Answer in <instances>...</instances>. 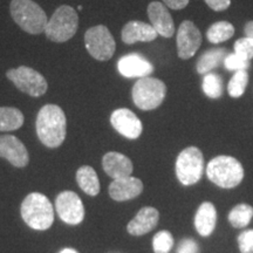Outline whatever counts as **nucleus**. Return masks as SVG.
<instances>
[{
	"mask_svg": "<svg viewBox=\"0 0 253 253\" xmlns=\"http://www.w3.org/2000/svg\"><path fill=\"white\" fill-rule=\"evenodd\" d=\"M36 126L41 143L52 149L60 147L66 138L65 112L56 104H46L38 114Z\"/></svg>",
	"mask_w": 253,
	"mask_h": 253,
	"instance_id": "nucleus-1",
	"label": "nucleus"
},
{
	"mask_svg": "<svg viewBox=\"0 0 253 253\" xmlns=\"http://www.w3.org/2000/svg\"><path fill=\"white\" fill-rule=\"evenodd\" d=\"M21 217L32 229L48 230L54 221V209L45 195L33 192L25 197L21 203Z\"/></svg>",
	"mask_w": 253,
	"mask_h": 253,
	"instance_id": "nucleus-2",
	"label": "nucleus"
},
{
	"mask_svg": "<svg viewBox=\"0 0 253 253\" xmlns=\"http://www.w3.org/2000/svg\"><path fill=\"white\" fill-rule=\"evenodd\" d=\"M207 175L211 182L224 189L235 188L244 178V168L235 157L217 156L207 167Z\"/></svg>",
	"mask_w": 253,
	"mask_h": 253,
	"instance_id": "nucleus-3",
	"label": "nucleus"
},
{
	"mask_svg": "<svg viewBox=\"0 0 253 253\" xmlns=\"http://www.w3.org/2000/svg\"><path fill=\"white\" fill-rule=\"evenodd\" d=\"M11 15L21 30L30 34H41L45 32L47 17L45 11L33 0H12Z\"/></svg>",
	"mask_w": 253,
	"mask_h": 253,
	"instance_id": "nucleus-4",
	"label": "nucleus"
},
{
	"mask_svg": "<svg viewBox=\"0 0 253 253\" xmlns=\"http://www.w3.org/2000/svg\"><path fill=\"white\" fill-rule=\"evenodd\" d=\"M78 27V12L72 6L61 5L47 21L45 33L50 41L66 42L75 36Z\"/></svg>",
	"mask_w": 253,
	"mask_h": 253,
	"instance_id": "nucleus-5",
	"label": "nucleus"
},
{
	"mask_svg": "<svg viewBox=\"0 0 253 253\" xmlns=\"http://www.w3.org/2000/svg\"><path fill=\"white\" fill-rule=\"evenodd\" d=\"M167 86L162 80L145 77L138 79L131 90L132 101L141 110H154L158 108L166 99Z\"/></svg>",
	"mask_w": 253,
	"mask_h": 253,
	"instance_id": "nucleus-6",
	"label": "nucleus"
},
{
	"mask_svg": "<svg viewBox=\"0 0 253 253\" xmlns=\"http://www.w3.org/2000/svg\"><path fill=\"white\" fill-rule=\"evenodd\" d=\"M204 171V157L196 147L185 148L176 160V175L184 185H192L199 182Z\"/></svg>",
	"mask_w": 253,
	"mask_h": 253,
	"instance_id": "nucleus-7",
	"label": "nucleus"
},
{
	"mask_svg": "<svg viewBox=\"0 0 253 253\" xmlns=\"http://www.w3.org/2000/svg\"><path fill=\"white\" fill-rule=\"evenodd\" d=\"M6 77L9 81L13 82V84L19 90L30 95V96H42L48 89V84H47L46 79L36 69L27 67V66H20L18 68L9 69L6 73Z\"/></svg>",
	"mask_w": 253,
	"mask_h": 253,
	"instance_id": "nucleus-8",
	"label": "nucleus"
},
{
	"mask_svg": "<svg viewBox=\"0 0 253 253\" xmlns=\"http://www.w3.org/2000/svg\"><path fill=\"white\" fill-rule=\"evenodd\" d=\"M84 45L90 56L99 61H108L116 49L115 40L104 25L90 27L84 34Z\"/></svg>",
	"mask_w": 253,
	"mask_h": 253,
	"instance_id": "nucleus-9",
	"label": "nucleus"
},
{
	"mask_svg": "<svg viewBox=\"0 0 253 253\" xmlns=\"http://www.w3.org/2000/svg\"><path fill=\"white\" fill-rule=\"evenodd\" d=\"M177 54L182 60L191 59L202 45V33L195 23L184 20L179 25L176 37Z\"/></svg>",
	"mask_w": 253,
	"mask_h": 253,
	"instance_id": "nucleus-10",
	"label": "nucleus"
},
{
	"mask_svg": "<svg viewBox=\"0 0 253 253\" xmlns=\"http://www.w3.org/2000/svg\"><path fill=\"white\" fill-rule=\"evenodd\" d=\"M55 210L61 220L69 225H78L84 218V207L81 198L73 191H62L55 201Z\"/></svg>",
	"mask_w": 253,
	"mask_h": 253,
	"instance_id": "nucleus-11",
	"label": "nucleus"
},
{
	"mask_svg": "<svg viewBox=\"0 0 253 253\" xmlns=\"http://www.w3.org/2000/svg\"><path fill=\"white\" fill-rule=\"evenodd\" d=\"M110 123L119 134L129 138V140L138 138L142 134V130H143L141 120L135 115V113L126 108L114 110L112 116H110Z\"/></svg>",
	"mask_w": 253,
	"mask_h": 253,
	"instance_id": "nucleus-12",
	"label": "nucleus"
},
{
	"mask_svg": "<svg viewBox=\"0 0 253 253\" xmlns=\"http://www.w3.org/2000/svg\"><path fill=\"white\" fill-rule=\"evenodd\" d=\"M0 157L7 160L15 168H25L30 162L26 147L13 135L0 136Z\"/></svg>",
	"mask_w": 253,
	"mask_h": 253,
	"instance_id": "nucleus-13",
	"label": "nucleus"
},
{
	"mask_svg": "<svg viewBox=\"0 0 253 253\" xmlns=\"http://www.w3.org/2000/svg\"><path fill=\"white\" fill-rule=\"evenodd\" d=\"M147 13L151 26L155 28L158 36L171 38L175 34V23L166 5L160 1L150 2L148 5Z\"/></svg>",
	"mask_w": 253,
	"mask_h": 253,
	"instance_id": "nucleus-14",
	"label": "nucleus"
},
{
	"mask_svg": "<svg viewBox=\"0 0 253 253\" xmlns=\"http://www.w3.org/2000/svg\"><path fill=\"white\" fill-rule=\"evenodd\" d=\"M120 74L125 78H145L154 72V66L150 61L140 54H126L118 62Z\"/></svg>",
	"mask_w": 253,
	"mask_h": 253,
	"instance_id": "nucleus-15",
	"label": "nucleus"
},
{
	"mask_svg": "<svg viewBox=\"0 0 253 253\" xmlns=\"http://www.w3.org/2000/svg\"><path fill=\"white\" fill-rule=\"evenodd\" d=\"M142 191H143V183L132 176L114 179L109 185L110 197L118 202L136 198L142 194Z\"/></svg>",
	"mask_w": 253,
	"mask_h": 253,
	"instance_id": "nucleus-16",
	"label": "nucleus"
},
{
	"mask_svg": "<svg viewBox=\"0 0 253 253\" xmlns=\"http://www.w3.org/2000/svg\"><path fill=\"white\" fill-rule=\"evenodd\" d=\"M158 37L157 32L151 25L143 21L132 20L126 23L122 28L121 39L126 45H134L138 42H150Z\"/></svg>",
	"mask_w": 253,
	"mask_h": 253,
	"instance_id": "nucleus-17",
	"label": "nucleus"
},
{
	"mask_svg": "<svg viewBox=\"0 0 253 253\" xmlns=\"http://www.w3.org/2000/svg\"><path fill=\"white\" fill-rule=\"evenodd\" d=\"M102 167L107 175L114 179L130 176L134 169L131 161L123 154L116 153V151H110L104 155L102 158Z\"/></svg>",
	"mask_w": 253,
	"mask_h": 253,
	"instance_id": "nucleus-18",
	"label": "nucleus"
},
{
	"mask_svg": "<svg viewBox=\"0 0 253 253\" xmlns=\"http://www.w3.org/2000/svg\"><path fill=\"white\" fill-rule=\"evenodd\" d=\"M160 219V213L155 208H143L138 211L136 217L129 221L126 230L132 236H143L150 232L157 225Z\"/></svg>",
	"mask_w": 253,
	"mask_h": 253,
	"instance_id": "nucleus-19",
	"label": "nucleus"
},
{
	"mask_svg": "<svg viewBox=\"0 0 253 253\" xmlns=\"http://www.w3.org/2000/svg\"><path fill=\"white\" fill-rule=\"evenodd\" d=\"M217 223V211L212 203L205 202L199 207L195 216V227L201 236L208 237L213 232Z\"/></svg>",
	"mask_w": 253,
	"mask_h": 253,
	"instance_id": "nucleus-20",
	"label": "nucleus"
},
{
	"mask_svg": "<svg viewBox=\"0 0 253 253\" xmlns=\"http://www.w3.org/2000/svg\"><path fill=\"white\" fill-rule=\"evenodd\" d=\"M77 182L84 194L96 196L100 192V181L97 173L89 166H84L78 170Z\"/></svg>",
	"mask_w": 253,
	"mask_h": 253,
	"instance_id": "nucleus-21",
	"label": "nucleus"
},
{
	"mask_svg": "<svg viewBox=\"0 0 253 253\" xmlns=\"http://www.w3.org/2000/svg\"><path fill=\"white\" fill-rule=\"evenodd\" d=\"M229 54L225 48H212L202 54L201 58L198 59L196 69L199 74H208L212 69L217 68L221 62H224V59Z\"/></svg>",
	"mask_w": 253,
	"mask_h": 253,
	"instance_id": "nucleus-22",
	"label": "nucleus"
},
{
	"mask_svg": "<svg viewBox=\"0 0 253 253\" xmlns=\"http://www.w3.org/2000/svg\"><path fill=\"white\" fill-rule=\"evenodd\" d=\"M24 114L13 107H0V131H12L24 125Z\"/></svg>",
	"mask_w": 253,
	"mask_h": 253,
	"instance_id": "nucleus-23",
	"label": "nucleus"
},
{
	"mask_svg": "<svg viewBox=\"0 0 253 253\" xmlns=\"http://www.w3.org/2000/svg\"><path fill=\"white\" fill-rule=\"evenodd\" d=\"M233 34H235V27L229 21H218L211 25L207 31L209 42L214 43V45L230 40Z\"/></svg>",
	"mask_w": 253,
	"mask_h": 253,
	"instance_id": "nucleus-24",
	"label": "nucleus"
},
{
	"mask_svg": "<svg viewBox=\"0 0 253 253\" xmlns=\"http://www.w3.org/2000/svg\"><path fill=\"white\" fill-rule=\"evenodd\" d=\"M253 217V208L248 204H239L231 210L229 213V221L233 227L240 229L249 225Z\"/></svg>",
	"mask_w": 253,
	"mask_h": 253,
	"instance_id": "nucleus-25",
	"label": "nucleus"
},
{
	"mask_svg": "<svg viewBox=\"0 0 253 253\" xmlns=\"http://www.w3.org/2000/svg\"><path fill=\"white\" fill-rule=\"evenodd\" d=\"M204 94L210 99H219L223 94V81L216 73H208L204 75L202 84Z\"/></svg>",
	"mask_w": 253,
	"mask_h": 253,
	"instance_id": "nucleus-26",
	"label": "nucleus"
},
{
	"mask_svg": "<svg viewBox=\"0 0 253 253\" xmlns=\"http://www.w3.org/2000/svg\"><path fill=\"white\" fill-rule=\"evenodd\" d=\"M249 84V73L248 71L235 72L233 77L231 78L227 84V91L231 97H240L245 93L246 87Z\"/></svg>",
	"mask_w": 253,
	"mask_h": 253,
	"instance_id": "nucleus-27",
	"label": "nucleus"
},
{
	"mask_svg": "<svg viewBox=\"0 0 253 253\" xmlns=\"http://www.w3.org/2000/svg\"><path fill=\"white\" fill-rule=\"evenodd\" d=\"M173 245L171 233L168 231H161L155 235L153 240V248L155 253H168Z\"/></svg>",
	"mask_w": 253,
	"mask_h": 253,
	"instance_id": "nucleus-28",
	"label": "nucleus"
},
{
	"mask_svg": "<svg viewBox=\"0 0 253 253\" xmlns=\"http://www.w3.org/2000/svg\"><path fill=\"white\" fill-rule=\"evenodd\" d=\"M224 67L230 72H238V71H248L250 68V61L240 56L237 53H231L227 54L224 59Z\"/></svg>",
	"mask_w": 253,
	"mask_h": 253,
	"instance_id": "nucleus-29",
	"label": "nucleus"
},
{
	"mask_svg": "<svg viewBox=\"0 0 253 253\" xmlns=\"http://www.w3.org/2000/svg\"><path fill=\"white\" fill-rule=\"evenodd\" d=\"M233 48H235V53L249 60V61L253 59V39L251 38H240L235 42Z\"/></svg>",
	"mask_w": 253,
	"mask_h": 253,
	"instance_id": "nucleus-30",
	"label": "nucleus"
},
{
	"mask_svg": "<svg viewBox=\"0 0 253 253\" xmlns=\"http://www.w3.org/2000/svg\"><path fill=\"white\" fill-rule=\"evenodd\" d=\"M238 245L242 253H253V230H246L240 233Z\"/></svg>",
	"mask_w": 253,
	"mask_h": 253,
	"instance_id": "nucleus-31",
	"label": "nucleus"
},
{
	"mask_svg": "<svg viewBox=\"0 0 253 253\" xmlns=\"http://www.w3.org/2000/svg\"><path fill=\"white\" fill-rule=\"evenodd\" d=\"M177 253H198V246L195 240L184 239L177 249Z\"/></svg>",
	"mask_w": 253,
	"mask_h": 253,
	"instance_id": "nucleus-32",
	"label": "nucleus"
},
{
	"mask_svg": "<svg viewBox=\"0 0 253 253\" xmlns=\"http://www.w3.org/2000/svg\"><path fill=\"white\" fill-rule=\"evenodd\" d=\"M209 7L216 12H223L230 7L231 0H204Z\"/></svg>",
	"mask_w": 253,
	"mask_h": 253,
	"instance_id": "nucleus-33",
	"label": "nucleus"
},
{
	"mask_svg": "<svg viewBox=\"0 0 253 253\" xmlns=\"http://www.w3.org/2000/svg\"><path fill=\"white\" fill-rule=\"evenodd\" d=\"M190 0H163L164 5L171 9H183L188 6Z\"/></svg>",
	"mask_w": 253,
	"mask_h": 253,
	"instance_id": "nucleus-34",
	"label": "nucleus"
},
{
	"mask_svg": "<svg viewBox=\"0 0 253 253\" xmlns=\"http://www.w3.org/2000/svg\"><path fill=\"white\" fill-rule=\"evenodd\" d=\"M244 32H245V36L248 38H251L253 39V20L248 21L244 27Z\"/></svg>",
	"mask_w": 253,
	"mask_h": 253,
	"instance_id": "nucleus-35",
	"label": "nucleus"
},
{
	"mask_svg": "<svg viewBox=\"0 0 253 253\" xmlns=\"http://www.w3.org/2000/svg\"><path fill=\"white\" fill-rule=\"evenodd\" d=\"M60 253H78V252L73 249H65V250H62Z\"/></svg>",
	"mask_w": 253,
	"mask_h": 253,
	"instance_id": "nucleus-36",
	"label": "nucleus"
}]
</instances>
